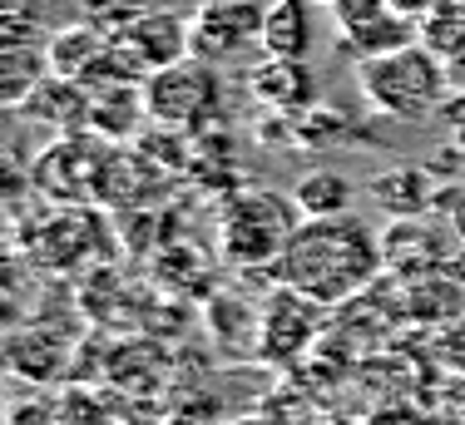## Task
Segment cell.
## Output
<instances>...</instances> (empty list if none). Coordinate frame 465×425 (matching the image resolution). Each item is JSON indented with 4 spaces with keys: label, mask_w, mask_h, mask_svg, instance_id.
Instances as JSON below:
<instances>
[{
    "label": "cell",
    "mask_w": 465,
    "mask_h": 425,
    "mask_svg": "<svg viewBox=\"0 0 465 425\" xmlns=\"http://www.w3.org/2000/svg\"><path fill=\"white\" fill-rule=\"evenodd\" d=\"M248 89H252V99H262L278 114H302V109L317 104V74L307 60H272V54H262V64L248 70Z\"/></svg>",
    "instance_id": "cell-8"
},
{
    "label": "cell",
    "mask_w": 465,
    "mask_h": 425,
    "mask_svg": "<svg viewBox=\"0 0 465 425\" xmlns=\"http://www.w3.org/2000/svg\"><path fill=\"white\" fill-rule=\"evenodd\" d=\"M198 5H203V0H198Z\"/></svg>",
    "instance_id": "cell-17"
},
{
    "label": "cell",
    "mask_w": 465,
    "mask_h": 425,
    "mask_svg": "<svg viewBox=\"0 0 465 425\" xmlns=\"http://www.w3.org/2000/svg\"><path fill=\"white\" fill-rule=\"evenodd\" d=\"M262 20H268L262 0H203L188 15V50L213 64L238 60L242 50L262 44Z\"/></svg>",
    "instance_id": "cell-5"
},
{
    "label": "cell",
    "mask_w": 465,
    "mask_h": 425,
    "mask_svg": "<svg viewBox=\"0 0 465 425\" xmlns=\"http://www.w3.org/2000/svg\"><path fill=\"white\" fill-rule=\"evenodd\" d=\"M317 327H322V301H312L297 287H278L262 307V337H258V356L262 361H292L307 346L317 341Z\"/></svg>",
    "instance_id": "cell-6"
},
{
    "label": "cell",
    "mask_w": 465,
    "mask_h": 425,
    "mask_svg": "<svg viewBox=\"0 0 465 425\" xmlns=\"http://www.w3.org/2000/svg\"><path fill=\"white\" fill-rule=\"evenodd\" d=\"M386 5L396 10V15H406V20H416V15H426L430 5H436V0H386Z\"/></svg>",
    "instance_id": "cell-14"
},
{
    "label": "cell",
    "mask_w": 465,
    "mask_h": 425,
    "mask_svg": "<svg viewBox=\"0 0 465 425\" xmlns=\"http://www.w3.org/2000/svg\"><path fill=\"white\" fill-rule=\"evenodd\" d=\"M218 109H223V74L213 60L183 54L179 64H163L143 80V114L163 129L213 124Z\"/></svg>",
    "instance_id": "cell-3"
},
{
    "label": "cell",
    "mask_w": 465,
    "mask_h": 425,
    "mask_svg": "<svg viewBox=\"0 0 465 425\" xmlns=\"http://www.w3.org/2000/svg\"><path fill=\"white\" fill-rule=\"evenodd\" d=\"M357 80L371 104L396 119H426L440 104V64H436V54L416 50V44L361 60Z\"/></svg>",
    "instance_id": "cell-4"
},
{
    "label": "cell",
    "mask_w": 465,
    "mask_h": 425,
    "mask_svg": "<svg viewBox=\"0 0 465 425\" xmlns=\"http://www.w3.org/2000/svg\"><path fill=\"white\" fill-rule=\"evenodd\" d=\"M114 5H134V10H143V0H114Z\"/></svg>",
    "instance_id": "cell-15"
},
{
    "label": "cell",
    "mask_w": 465,
    "mask_h": 425,
    "mask_svg": "<svg viewBox=\"0 0 465 425\" xmlns=\"http://www.w3.org/2000/svg\"><path fill=\"white\" fill-rule=\"evenodd\" d=\"M317 0H268L262 20V54L272 60H312L317 50Z\"/></svg>",
    "instance_id": "cell-9"
},
{
    "label": "cell",
    "mask_w": 465,
    "mask_h": 425,
    "mask_svg": "<svg viewBox=\"0 0 465 425\" xmlns=\"http://www.w3.org/2000/svg\"><path fill=\"white\" fill-rule=\"evenodd\" d=\"M109 44H114V35H104V30H94V25H64L60 35L50 40V64H54V74L84 84L94 74V64L109 54Z\"/></svg>",
    "instance_id": "cell-10"
},
{
    "label": "cell",
    "mask_w": 465,
    "mask_h": 425,
    "mask_svg": "<svg viewBox=\"0 0 465 425\" xmlns=\"http://www.w3.org/2000/svg\"><path fill=\"white\" fill-rule=\"evenodd\" d=\"M381 272H386L381 232L357 212L307 218L278 262V282L307 292L322 307H341V301L361 297Z\"/></svg>",
    "instance_id": "cell-1"
},
{
    "label": "cell",
    "mask_w": 465,
    "mask_h": 425,
    "mask_svg": "<svg viewBox=\"0 0 465 425\" xmlns=\"http://www.w3.org/2000/svg\"><path fill=\"white\" fill-rule=\"evenodd\" d=\"M371 193L381 198L386 212H396V218H416V212H426L436 203V183H430L426 169H411V163H401L396 173H386L381 183H371Z\"/></svg>",
    "instance_id": "cell-11"
},
{
    "label": "cell",
    "mask_w": 465,
    "mask_h": 425,
    "mask_svg": "<svg viewBox=\"0 0 465 425\" xmlns=\"http://www.w3.org/2000/svg\"><path fill=\"white\" fill-rule=\"evenodd\" d=\"M114 44L119 50L134 54V64L143 74L163 70V64H179L188 50V20L183 15H169V10H134V15L124 20V25L114 30Z\"/></svg>",
    "instance_id": "cell-7"
},
{
    "label": "cell",
    "mask_w": 465,
    "mask_h": 425,
    "mask_svg": "<svg viewBox=\"0 0 465 425\" xmlns=\"http://www.w3.org/2000/svg\"><path fill=\"white\" fill-rule=\"evenodd\" d=\"M436 351H440V361H446L450 371H465V311H460L456 321H446V331H440Z\"/></svg>",
    "instance_id": "cell-13"
},
{
    "label": "cell",
    "mask_w": 465,
    "mask_h": 425,
    "mask_svg": "<svg viewBox=\"0 0 465 425\" xmlns=\"http://www.w3.org/2000/svg\"><path fill=\"white\" fill-rule=\"evenodd\" d=\"M307 222V212L297 208L292 193H272V188H242L223 203L218 218V248L228 262L238 267H278L287 242L297 238V228Z\"/></svg>",
    "instance_id": "cell-2"
},
{
    "label": "cell",
    "mask_w": 465,
    "mask_h": 425,
    "mask_svg": "<svg viewBox=\"0 0 465 425\" xmlns=\"http://www.w3.org/2000/svg\"><path fill=\"white\" fill-rule=\"evenodd\" d=\"M292 198H297V208H302L307 218H337V212H351L357 188H351V178H341L331 169H317L292 188Z\"/></svg>",
    "instance_id": "cell-12"
},
{
    "label": "cell",
    "mask_w": 465,
    "mask_h": 425,
    "mask_svg": "<svg viewBox=\"0 0 465 425\" xmlns=\"http://www.w3.org/2000/svg\"><path fill=\"white\" fill-rule=\"evenodd\" d=\"M317 5H331V0H317Z\"/></svg>",
    "instance_id": "cell-16"
}]
</instances>
